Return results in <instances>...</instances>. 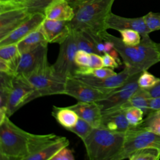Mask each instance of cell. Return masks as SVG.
Instances as JSON below:
<instances>
[{
  "label": "cell",
  "mask_w": 160,
  "mask_h": 160,
  "mask_svg": "<svg viewBox=\"0 0 160 160\" xmlns=\"http://www.w3.org/2000/svg\"><path fill=\"white\" fill-rule=\"evenodd\" d=\"M115 0H69L74 16L68 22L71 31L81 30L101 38ZM102 39V38H101Z\"/></svg>",
  "instance_id": "1"
},
{
  "label": "cell",
  "mask_w": 160,
  "mask_h": 160,
  "mask_svg": "<svg viewBox=\"0 0 160 160\" xmlns=\"http://www.w3.org/2000/svg\"><path fill=\"white\" fill-rule=\"evenodd\" d=\"M101 37L103 41L108 40L113 43L125 66L142 72L160 61L159 43L154 42L149 34L142 36L140 43L136 46L125 44L121 39L110 34L107 31L102 32Z\"/></svg>",
  "instance_id": "2"
},
{
  "label": "cell",
  "mask_w": 160,
  "mask_h": 160,
  "mask_svg": "<svg viewBox=\"0 0 160 160\" xmlns=\"http://www.w3.org/2000/svg\"><path fill=\"white\" fill-rule=\"evenodd\" d=\"M124 140V132L111 131L99 126L94 128L82 141L89 159L114 160L122 148Z\"/></svg>",
  "instance_id": "3"
},
{
  "label": "cell",
  "mask_w": 160,
  "mask_h": 160,
  "mask_svg": "<svg viewBox=\"0 0 160 160\" xmlns=\"http://www.w3.org/2000/svg\"><path fill=\"white\" fill-rule=\"evenodd\" d=\"M31 133L14 124L6 116L0 121V159L26 160Z\"/></svg>",
  "instance_id": "4"
},
{
  "label": "cell",
  "mask_w": 160,
  "mask_h": 160,
  "mask_svg": "<svg viewBox=\"0 0 160 160\" xmlns=\"http://www.w3.org/2000/svg\"><path fill=\"white\" fill-rule=\"evenodd\" d=\"M146 148H155L160 150V135L140 125L131 126L124 133L122 148L114 160L128 159L134 152Z\"/></svg>",
  "instance_id": "5"
},
{
  "label": "cell",
  "mask_w": 160,
  "mask_h": 160,
  "mask_svg": "<svg viewBox=\"0 0 160 160\" xmlns=\"http://www.w3.org/2000/svg\"><path fill=\"white\" fill-rule=\"evenodd\" d=\"M24 78L34 88L39 98L55 94H65L66 80L57 76L51 65L48 63L39 68Z\"/></svg>",
  "instance_id": "6"
},
{
  "label": "cell",
  "mask_w": 160,
  "mask_h": 160,
  "mask_svg": "<svg viewBox=\"0 0 160 160\" xmlns=\"http://www.w3.org/2000/svg\"><path fill=\"white\" fill-rule=\"evenodd\" d=\"M78 50L74 34L71 31L69 37L60 44L59 51L56 62L51 65L55 74L66 80L74 75L78 67L74 62V57Z\"/></svg>",
  "instance_id": "7"
},
{
  "label": "cell",
  "mask_w": 160,
  "mask_h": 160,
  "mask_svg": "<svg viewBox=\"0 0 160 160\" xmlns=\"http://www.w3.org/2000/svg\"><path fill=\"white\" fill-rule=\"evenodd\" d=\"M38 98L36 90L25 78L14 76L8 102L7 116H11L22 106Z\"/></svg>",
  "instance_id": "8"
},
{
  "label": "cell",
  "mask_w": 160,
  "mask_h": 160,
  "mask_svg": "<svg viewBox=\"0 0 160 160\" xmlns=\"http://www.w3.org/2000/svg\"><path fill=\"white\" fill-rule=\"evenodd\" d=\"M141 72L137 69L125 66L124 69L114 76L107 78H97L91 75L75 74L72 76L79 79L90 86L104 92L109 93L122 86L134 74Z\"/></svg>",
  "instance_id": "9"
},
{
  "label": "cell",
  "mask_w": 160,
  "mask_h": 160,
  "mask_svg": "<svg viewBox=\"0 0 160 160\" xmlns=\"http://www.w3.org/2000/svg\"><path fill=\"white\" fill-rule=\"evenodd\" d=\"M140 74L132 75L123 86L109 93L106 98L96 101L102 112L118 109L124 104L139 89L138 80Z\"/></svg>",
  "instance_id": "10"
},
{
  "label": "cell",
  "mask_w": 160,
  "mask_h": 160,
  "mask_svg": "<svg viewBox=\"0 0 160 160\" xmlns=\"http://www.w3.org/2000/svg\"><path fill=\"white\" fill-rule=\"evenodd\" d=\"M65 94L73 97L78 101L96 102L106 98L109 93L95 88L74 76H70L66 80Z\"/></svg>",
  "instance_id": "11"
},
{
  "label": "cell",
  "mask_w": 160,
  "mask_h": 160,
  "mask_svg": "<svg viewBox=\"0 0 160 160\" xmlns=\"http://www.w3.org/2000/svg\"><path fill=\"white\" fill-rule=\"evenodd\" d=\"M48 63V45L40 46L21 54L15 76L26 78Z\"/></svg>",
  "instance_id": "12"
},
{
  "label": "cell",
  "mask_w": 160,
  "mask_h": 160,
  "mask_svg": "<svg viewBox=\"0 0 160 160\" xmlns=\"http://www.w3.org/2000/svg\"><path fill=\"white\" fill-rule=\"evenodd\" d=\"M107 29H112L117 31L123 29H132L140 33L142 36L149 34L151 32L148 28L143 16L139 18H124L112 12L109 14L106 21Z\"/></svg>",
  "instance_id": "13"
},
{
  "label": "cell",
  "mask_w": 160,
  "mask_h": 160,
  "mask_svg": "<svg viewBox=\"0 0 160 160\" xmlns=\"http://www.w3.org/2000/svg\"><path fill=\"white\" fill-rule=\"evenodd\" d=\"M44 19L45 16L42 13L33 14L6 37L0 40V46L18 44L26 36L41 26Z\"/></svg>",
  "instance_id": "14"
},
{
  "label": "cell",
  "mask_w": 160,
  "mask_h": 160,
  "mask_svg": "<svg viewBox=\"0 0 160 160\" xmlns=\"http://www.w3.org/2000/svg\"><path fill=\"white\" fill-rule=\"evenodd\" d=\"M32 15L24 9L0 12V40L6 37Z\"/></svg>",
  "instance_id": "15"
},
{
  "label": "cell",
  "mask_w": 160,
  "mask_h": 160,
  "mask_svg": "<svg viewBox=\"0 0 160 160\" xmlns=\"http://www.w3.org/2000/svg\"><path fill=\"white\" fill-rule=\"evenodd\" d=\"M41 26L49 43L61 44L69 37L71 32L68 21L51 20L45 18Z\"/></svg>",
  "instance_id": "16"
},
{
  "label": "cell",
  "mask_w": 160,
  "mask_h": 160,
  "mask_svg": "<svg viewBox=\"0 0 160 160\" xmlns=\"http://www.w3.org/2000/svg\"><path fill=\"white\" fill-rule=\"evenodd\" d=\"M100 126L111 131L125 133L131 125L126 119L125 109L118 108L102 112Z\"/></svg>",
  "instance_id": "17"
},
{
  "label": "cell",
  "mask_w": 160,
  "mask_h": 160,
  "mask_svg": "<svg viewBox=\"0 0 160 160\" xmlns=\"http://www.w3.org/2000/svg\"><path fill=\"white\" fill-rule=\"evenodd\" d=\"M68 107L74 111L79 118L88 122L93 128L100 126L102 111L96 102L78 101L76 104Z\"/></svg>",
  "instance_id": "18"
},
{
  "label": "cell",
  "mask_w": 160,
  "mask_h": 160,
  "mask_svg": "<svg viewBox=\"0 0 160 160\" xmlns=\"http://www.w3.org/2000/svg\"><path fill=\"white\" fill-rule=\"evenodd\" d=\"M53 0H0V12L24 9L29 13H42L47 6ZM69 1V0H68Z\"/></svg>",
  "instance_id": "19"
},
{
  "label": "cell",
  "mask_w": 160,
  "mask_h": 160,
  "mask_svg": "<svg viewBox=\"0 0 160 160\" xmlns=\"http://www.w3.org/2000/svg\"><path fill=\"white\" fill-rule=\"evenodd\" d=\"M46 19L71 21L74 16V9L68 0H53L45 8Z\"/></svg>",
  "instance_id": "20"
},
{
  "label": "cell",
  "mask_w": 160,
  "mask_h": 160,
  "mask_svg": "<svg viewBox=\"0 0 160 160\" xmlns=\"http://www.w3.org/2000/svg\"><path fill=\"white\" fill-rule=\"evenodd\" d=\"M48 43L49 42L41 26L20 41L17 45L21 54L30 51L40 46L48 45Z\"/></svg>",
  "instance_id": "21"
},
{
  "label": "cell",
  "mask_w": 160,
  "mask_h": 160,
  "mask_svg": "<svg viewBox=\"0 0 160 160\" xmlns=\"http://www.w3.org/2000/svg\"><path fill=\"white\" fill-rule=\"evenodd\" d=\"M69 140L64 136H59L57 139L46 146L39 152L29 156L28 160H48L52 158L61 149L68 146Z\"/></svg>",
  "instance_id": "22"
},
{
  "label": "cell",
  "mask_w": 160,
  "mask_h": 160,
  "mask_svg": "<svg viewBox=\"0 0 160 160\" xmlns=\"http://www.w3.org/2000/svg\"><path fill=\"white\" fill-rule=\"evenodd\" d=\"M14 76L0 72V121L7 116L8 102L12 88Z\"/></svg>",
  "instance_id": "23"
},
{
  "label": "cell",
  "mask_w": 160,
  "mask_h": 160,
  "mask_svg": "<svg viewBox=\"0 0 160 160\" xmlns=\"http://www.w3.org/2000/svg\"><path fill=\"white\" fill-rule=\"evenodd\" d=\"M151 96L146 89L139 88L136 92L131 97V98L121 108H127L128 107H136L141 109L144 115H148L151 112L149 108V100Z\"/></svg>",
  "instance_id": "24"
},
{
  "label": "cell",
  "mask_w": 160,
  "mask_h": 160,
  "mask_svg": "<svg viewBox=\"0 0 160 160\" xmlns=\"http://www.w3.org/2000/svg\"><path fill=\"white\" fill-rule=\"evenodd\" d=\"M52 115L57 122L66 130L74 126L79 119L76 112L69 107L61 108L54 106Z\"/></svg>",
  "instance_id": "25"
},
{
  "label": "cell",
  "mask_w": 160,
  "mask_h": 160,
  "mask_svg": "<svg viewBox=\"0 0 160 160\" xmlns=\"http://www.w3.org/2000/svg\"><path fill=\"white\" fill-rule=\"evenodd\" d=\"M59 137V136L53 133L48 134H34L31 133L28 145L29 155L26 160H28L29 156L39 152Z\"/></svg>",
  "instance_id": "26"
},
{
  "label": "cell",
  "mask_w": 160,
  "mask_h": 160,
  "mask_svg": "<svg viewBox=\"0 0 160 160\" xmlns=\"http://www.w3.org/2000/svg\"><path fill=\"white\" fill-rule=\"evenodd\" d=\"M74 34L78 49L84 50L89 53L99 54L92 36L86 31L81 30L72 31Z\"/></svg>",
  "instance_id": "27"
},
{
  "label": "cell",
  "mask_w": 160,
  "mask_h": 160,
  "mask_svg": "<svg viewBox=\"0 0 160 160\" xmlns=\"http://www.w3.org/2000/svg\"><path fill=\"white\" fill-rule=\"evenodd\" d=\"M21 53L17 44H7L0 46V58L8 62L15 71L19 62Z\"/></svg>",
  "instance_id": "28"
},
{
  "label": "cell",
  "mask_w": 160,
  "mask_h": 160,
  "mask_svg": "<svg viewBox=\"0 0 160 160\" xmlns=\"http://www.w3.org/2000/svg\"><path fill=\"white\" fill-rule=\"evenodd\" d=\"M117 73L113 69L102 67L101 68H78L75 72V74L81 75H91L97 78H107L114 76Z\"/></svg>",
  "instance_id": "29"
},
{
  "label": "cell",
  "mask_w": 160,
  "mask_h": 160,
  "mask_svg": "<svg viewBox=\"0 0 160 160\" xmlns=\"http://www.w3.org/2000/svg\"><path fill=\"white\" fill-rule=\"evenodd\" d=\"M140 126L160 135V110L151 111L146 115Z\"/></svg>",
  "instance_id": "30"
},
{
  "label": "cell",
  "mask_w": 160,
  "mask_h": 160,
  "mask_svg": "<svg viewBox=\"0 0 160 160\" xmlns=\"http://www.w3.org/2000/svg\"><path fill=\"white\" fill-rule=\"evenodd\" d=\"M159 158V149L155 148H146L134 152L128 159L130 160H158Z\"/></svg>",
  "instance_id": "31"
},
{
  "label": "cell",
  "mask_w": 160,
  "mask_h": 160,
  "mask_svg": "<svg viewBox=\"0 0 160 160\" xmlns=\"http://www.w3.org/2000/svg\"><path fill=\"white\" fill-rule=\"evenodd\" d=\"M93 128L88 122L79 118L76 124L67 130L74 133L83 141L89 134Z\"/></svg>",
  "instance_id": "32"
},
{
  "label": "cell",
  "mask_w": 160,
  "mask_h": 160,
  "mask_svg": "<svg viewBox=\"0 0 160 160\" xmlns=\"http://www.w3.org/2000/svg\"><path fill=\"white\" fill-rule=\"evenodd\" d=\"M125 109V115L126 119L131 126H139L143 121L144 112L136 107H128Z\"/></svg>",
  "instance_id": "33"
},
{
  "label": "cell",
  "mask_w": 160,
  "mask_h": 160,
  "mask_svg": "<svg viewBox=\"0 0 160 160\" xmlns=\"http://www.w3.org/2000/svg\"><path fill=\"white\" fill-rule=\"evenodd\" d=\"M121 35L122 42L128 46H136L140 43L141 35L140 33L132 29H123L119 31Z\"/></svg>",
  "instance_id": "34"
},
{
  "label": "cell",
  "mask_w": 160,
  "mask_h": 160,
  "mask_svg": "<svg viewBox=\"0 0 160 160\" xmlns=\"http://www.w3.org/2000/svg\"><path fill=\"white\" fill-rule=\"evenodd\" d=\"M159 81V78L148 72V70H144L141 72L138 80V83L139 88L148 89L154 86Z\"/></svg>",
  "instance_id": "35"
},
{
  "label": "cell",
  "mask_w": 160,
  "mask_h": 160,
  "mask_svg": "<svg viewBox=\"0 0 160 160\" xmlns=\"http://www.w3.org/2000/svg\"><path fill=\"white\" fill-rule=\"evenodd\" d=\"M145 23L150 32L160 29V13L149 12L143 16Z\"/></svg>",
  "instance_id": "36"
},
{
  "label": "cell",
  "mask_w": 160,
  "mask_h": 160,
  "mask_svg": "<svg viewBox=\"0 0 160 160\" xmlns=\"http://www.w3.org/2000/svg\"><path fill=\"white\" fill-rule=\"evenodd\" d=\"M74 62L78 68L89 67L90 53L84 50L78 49L74 57Z\"/></svg>",
  "instance_id": "37"
},
{
  "label": "cell",
  "mask_w": 160,
  "mask_h": 160,
  "mask_svg": "<svg viewBox=\"0 0 160 160\" xmlns=\"http://www.w3.org/2000/svg\"><path fill=\"white\" fill-rule=\"evenodd\" d=\"M74 156L71 149L64 147L58 151L51 159V160H74Z\"/></svg>",
  "instance_id": "38"
},
{
  "label": "cell",
  "mask_w": 160,
  "mask_h": 160,
  "mask_svg": "<svg viewBox=\"0 0 160 160\" xmlns=\"http://www.w3.org/2000/svg\"><path fill=\"white\" fill-rule=\"evenodd\" d=\"M104 67L102 55L96 53H90V64L89 68H101Z\"/></svg>",
  "instance_id": "39"
},
{
  "label": "cell",
  "mask_w": 160,
  "mask_h": 160,
  "mask_svg": "<svg viewBox=\"0 0 160 160\" xmlns=\"http://www.w3.org/2000/svg\"><path fill=\"white\" fill-rule=\"evenodd\" d=\"M102 57L104 67L114 69V68H118L120 66L119 63L115 60V59L108 53L103 54L102 55Z\"/></svg>",
  "instance_id": "40"
},
{
  "label": "cell",
  "mask_w": 160,
  "mask_h": 160,
  "mask_svg": "<svg viewBox=\"0 0 160 160\" xmlns=\"http://www.w3.org/2000/svg\"><path fill=\"white\" fill-rule=\"evenodd\" d=\"M0 72L6 73L11 76H15V71L11 65L6 61L0 58Z\"/></svg>",
  "instance_id": "41"
},
{
  "label": "cell",
  "mask_w": 160,
  "mask_h": 160,
  "mask_svg": "<svg viewBox=\"0 0 160 160\" xmlns=\"http://www.w3.org/2000/svg\"><path fill=\"white\" fill-rule=\"evenodd\" d=\"M149 108L151 111L160 110V96L151 98L149 100Z\"/></svg>",
  "instance_id": "42"
},
{
  "label": "cell",
  "mask_w": 160,
  "mask_h": 160,
  "mask_svg": "<svg viewBox=\"0 0 160 160\" xmlns=\"http://www.w3.org/2000/svg\"><path fill=\"white\" fill-rule=\"evenodd\" d=\"M151 98L160 96V78L159 82L153 87L146 89Z\"/></svg>",
  "instance_id": "43"
},
{
  "label": "cell",
  "mask_w": 160,
  "mask_h": 160,
  "mask_svg": "<svg viewBox=\"0 0 160 160\" xmlns=\"http://www.w3.org/2000/svg\"><path fill=\"white\" fill-rule=\"evenodd\" d=\"M103 41L105 48V53H109L114 48V44L111 41L108 40H105Z\"/></svg>",
  "instance_id": "44"
},
{
  "label": "cell",
  "mask_w": 160,
  "mask_h": 160,
  "mask_svg": "<svg viewBox=\"0 0 160 160\" xmlns=\"http://www.w3.org/2000/svg\"><path fill=\"white\" fill-rule=\"evenodd\" d=\"M159 59L160 61V43H159Z\"/></svg>",
  "instance_id": "45"
}]
</instances>
